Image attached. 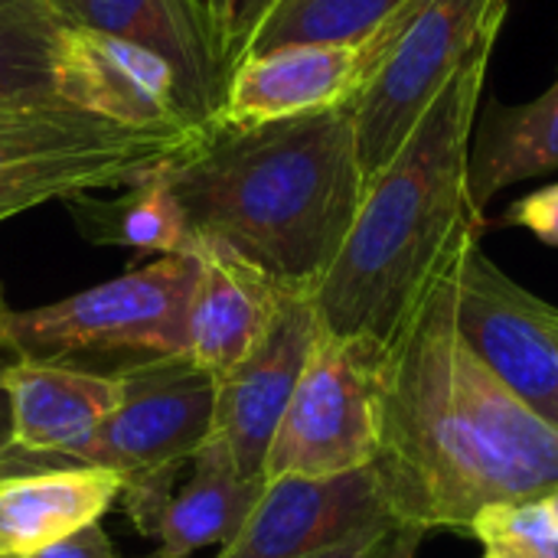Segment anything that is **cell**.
<instances>
[{"label":"cell","instance_id":"31","mask_svg":"<svg viewBox=\"0 0 558 558\" xmlns=\"http://www.w3.org/2000/svg\"><path fill=\"white\" fill-rule=\"evenodd\" d=\"M0 317H3V307H0ZM0 350H7V347H3V337H0ZM7 353H10V350H7Z\"/></svg>","mask_w":558,"mask_h":558},{"label":"cell","instance_id":"8","mask_svg":"<svg viewBox=\"0 0 558 558\" xmlns=\"http://www.w3.org/2000/svg\"><path fill=\"white\" fill-rule=\"evenodd\" d=\"M379 353L317 330L307 366L265 458V484L330 481L369 471L379 445Z\"/></svg>","mask_w":558,"mask_h":558},{"label":"cell","instance_id":"19","mask_svg":"<svg viewBox=\"0 0 558 558\" xmlns=\"http://www.w3.org/2000/svg\"><path fill=\"white\" fill-rule=\"evenodd\" d=\"M558 170V82L526 105H490L481 141L471 144V196L484 206L520 180Z\"/></svg>","mask_w":558,"mask_h":558},{"label":"cell","instance_id":"13","mask_svg":"<svg viewBox=\"0 0 558 558\" xmlns=\"http://www.w3.org/2000/svg\"><path fill=\"white\" fill-rule=\"evenodd\" d=\"M65 26L105 33L160 56L186 108L209 124L222 105L229 69L199 0H49Z\"/></svg>","mask_w":558,"mask_h":558},{"label":"cell","instance_id":"20","mask_svg":"<svg viewBox=\"0 0 558 558\" xmlns=\"http://www.w3.org/2000/svg\"><path fill=\"white\" fill-rule=\"evenodd\" d=\"M167 167L134 186H124L111 199H98L95 193L69 199L78 232L95 245L131 248L154 258L196 252L190 222L167 183Z\"/></svg>","mask_w":558,"mask_h":558},{"label":"cell","instance_id":"11","mask_svg":"<svg viewBox=\"0 0 558 558\" xmlns=\"http://www.w3.org/2000/svg\"><path fill=\"white\" fill-rule=\"evenodd\" d=\"M317 330L320 324L311 294L284 291L252 353L216 379L209 438L229 451L245 477L265 481L271 438L307 366Z\"/></svg>","mask_w":558,"mask_h":558},{"label":"cell","instance_id":"7","mask_svg":"<svg viewBox=\"0 0 558 558\" xmlns=\"http://www.w3.org/2000/svg\"><path fill=\"white\" fill-rule=\"evenodd\" d=\"M507 0H428L350 101L366 183L412 137L471 52L500 36Z\"/></svg>","mask_w":558,"mask_h":558},{"label":"cell","instance_id":"1","mask_svg":"<svg viewBox=\"0 0 558 558\" xmlns=\"http://www.w3.org/2000/svg\"><path fill=\"white\" fill-rule=\"evenodd\" d=\"M461 258L435 278L376 363L379 445L369 471L389 517L422 533H468L484 507L558 487V432L458 330Z\"/></svg>","mask_w":558,"mask_h":558},{"label":"cell","instance_id":"5","mask_svg":"<svg viewBox=\"0 0 558 558\" xmlns=\"http://www.w3.org/2000/svg\"><path fill=\"white\" fill-rule=\"evenodd\" d=\"M118 379L121 402L75 464L111 471L128 523L157 539L183 468L209 438L216 379L186 356L141 360L118 369Z\"/></svg>","mask_w":558,"mask_h":558},{"label":"cell","instance_id":"4","mask_svg":"<svg viewBox=\"0 0 558 558\" xmlns=\"http://www.w3.org/2000/svg\"><path fill=\"white\" fill-rule=\"evenodd\" d=\"M213 124L131 128L72 105L0 108V222L52 199L124 190L180 160Z\"/></svg>","mask_w":558,"mask_h":558},{"label":"cell","instance_id":"26","mask_svg":"<svg viewBox=\"0 0 558 558\" xmlns=\"http://www.w3.org/2000/svg\"><path fill=\"white\" fill-rule=\"evenodd\" d=\"M396 530H399V523L392 517H383V520H373V523L353 530L340 543H333V546H327V549H320V553L307 558H383L386 546L396 536Z\"/></svg>","mask_w":558,"mask_h":558},{"label":"cell","instance_id":"2","mask_svg":"<svg viewBox=\"0 0 558 558\" xmlns=\"http://www.w3.org/2000/svg\"><path fill=\"white\" fill-rule=\"evenodd\" d=\"M494 43L471 52L412 137L366 183L347 242L311 294L324 333L383 353L435 278L481 242L471 141Z\"/></svg>","mask_w":558,"mask_h":558},{"label":"cell","instance_id":"12","mask_svg":"<svg viewBox=\"0 0 558 558\" xmlns=\"http://www.w3.org/2000/svg\"><path fill=\"white\" fill-rule=\"evenodd\" d=\"M59 101L131 128H190L199 121L173 69L124 39L69 26L59 62Z\"/></svg>","mask_w":558,"mask_h":558},{"label":"cell","instance_id":"22","mask_svg":"<svg viewBox=\"0 0 558 558\" xmlns=\"http://www.w3.org/2000/svg\"><path fill=\"white\" fill-rule=\"evenodd\" d=\"M418 3L425 0H278L242 59L284 46H356Z\"/></svg>","mask_w":558,"mask_h":558},{"label":"cell","instance_id":"32","mask_svg":"<svg viewBox=\"0 0 558 558\" xmlns=\"http://www.w3.org/2000/svg\"><path fill=\"white\" fill-rule=\"evenodd\" d=\"M0 108H7V105H0Z\"/></svg>","mask_w":558,"mask_h":558},{"label":"cell","instance_id":"9","mask_svg":"<svg viewBox=\"0 0 558 558\" xmlns=\"http://www.w3.org/2000/svg\"><path fill=\"white\" fill-rule=\"evenodd\" d=\"M458 330L474 356L558 432V307L474 242L458 268Z\"/></svg>","mask_w":558,"mask_h":558},{"label":"cell","instance_id":"17","mask_svg":"<svg viewBox=\"0 0 558 558\" xmlns=\"http://www.w3.org/2000/svg\"><path fill=\"white\" fill-rule=\"evenodd\" d=\"M121 500V481L92 464L26 468L0 477V558H29L39 549L101 523Z\"/></svg>","mask_w":558,"mask_h":558},{"label":"cell","instance_id":"10","mask_svg":"<svg viewBox=\"0 0 558 558\" xmlns=\"http://www.w3.org/2000/svg\"><path fill=\"white\" fill-rule=\"evenodd\" d=\"M425 3L412 7L373 39L356 46H284L242 59L232 69L222 105L209 124L252 128L350 105L376 72L386 49Z\"/></svg>","mask_w":558,"mask_h":558},{"label":"cell","instance_id":"25","mask_svg":"<svg viewBox=\"0 0 558 558\" xmlns=\"http://www.w3.org/2000/svg\"><path fill=\"white\" fill-rule=\"evenodd\" d=\"M504 219L530 229L533 235H539L549 245H558V186H546V190L523 196L520 203H513L507 209Z\"/></svg>","mask_w":558,"mask_h":558},{"label":"cell","instance_id":"28","mask_svg":"<svg viewBox=\"0 0 558 558\" xmlns=\"http://www.w3.org/2000/svg\"><path fill=\"white\" fill-rule=\"evenodd\" d=\"M26 468H39V461L26 458L23 451H16L13 445V418H10V396L0 383V477L26 471Z\"/></svg>","mask_w":558,"mask_h":558},{"label":"cell","instance_id":"30","mask_svg":"<svg viewBox=\"0 0 558 558\" xmlns=\"http://www.w3.org/2000/svg\"><path fill=\"white\" fill-rule=\"evenodd\" d=\"M546 504H549V510H553V517H556V523H558V487L546 497Z\"/></svg>","mask_w":558,"mask_h":558},{"label":"cell","instance_id":"27","mask_svg":"<svg viewBox=\"0 0 558 558\" xmlns=\"http://www.w3.org/2000/svg\"><path fill=\"white\" fill-rule=\"evenodd\" d=\"M29 558H124V556L114 549V543H111V536L105 533V526H101V523H92V526H85V530H78V533H72V536H65V539H59V543L46 546V549H39L36 556H29Z\"/></svg>","mask_w":558,"mask_h":558},{"label":"cell","instance_id":"24","mask_svg":"<svg viewBox=\"0 0 558 558\" xmlns=\"http://www.w3.org/2000/svg\"><path fill=\"white\" fill-rule=\"evenodd\" d=\"M275 3L278 0H199L229 75L242 62L252 36L258 33L262 20L271 13Z\"/></svg>","mask_w":558,"mask_h":558},{"label":"cell","instance_id":"16","mask_svg":"<svg viewBox=\"0 0 558 558\" xmlns=\"http://www.w3.org/2000/svg\"><path fill=\"white\" fill-rule=\"evenodd\" d=\"M196 258L199 275L186 320V360L219 379L252 353L288 288H278L216 245H196Z\"/></svg>","mask_w":558,"mask_h":558},{"label":"cell","instance_id":"21","mask_svg":"<svg viewBox=\"0 0 558 558\" xmlns=\"http://www.w3.org/2000/svg\"><path fill=\"white\" fill-rule=\"evenodd\" d=\"M65 29L49 0H0V105H62Z\"/></svg>","mask_w":558,"mask_h":558},{"label":"cell","instance_id":"18","mask_svg":"<svg viewBox=\"0 0 558 558\" xmlns=\"http://www.w3.org/2000/svg\"><path fill=\"white\" fill-rule=\"evenodd\" d=\"M265 494L262 477H245L229 451L206 438L190 477L173 490L160 530L157 558H190L206 546H229Z\"/></svg>","mask_w":558,"mask_h":558},{"label":"cell","instance_id":"6","mask_svg":"<svg viewBox=\"0 0 558 558\" xmlns=\"http://www.w3.org/2000/svg\"><path fill=\"white\" fill-rule=\"evenodd\" d=\"M199 275L196 252L160 255L105 284L29 311H3L0 337L13 360L186 356V320Z\"/></svg>","mask_w":558,"mask_h":558},{"label":"cell","instance_id":"23","mask_svg":"<svg viewBox=\"0 0 558 558\" xmlns=\"http://www.w3.org/2000/svg\"><path fill=\"white\" fill-rule=\"evenodd\" d=\"M468 536L484 546V558H558V523L546 497L490 504Z\"/></svg>","mask_w":558,"mask_h":558},{"label":"cell","instance_id":"29","mask_svg":"<svg viewBox=\"0 0 558 558\" xmlns=\"http://www.w3.org/2000/svg\"><path fill=\"white\" fill-rule=\"evenodd\" d=\"M425 536H428V533H422V530L399 526V530H396V536H392V543L386 546L383 558H415L418 556V546H422V539H425Z\"/></svg>","mask_w":558,"mask_h":558},{"label":"cell","instance_id":"15","mask_svg":"<svg viewBox=\"0 0 558 558\" xmlns=\"http://www.w3.org/2000/svg\"><path fill=\"white\" fill-rule=\"evenodd\" d=\"M0 383L10 396L13 445L39 464L52 458L75 464L121 402L118 373L56 360H10L0 366Z\"/></svg>","mask_w":558,"mask_h":558},{"label":"cell","instance_id":"14","mask_svg":"<svg viewBox=\"0 0 558 558\" xmlns=\"http://www.w3.org/2000/svg\"><path fill=\"white\" fill-rule=\"evenodd\" d=\"M389 517L373 471L330 481H271L262 500L216 558H307L353 530Z\"/></svg>","mask_w":558,"mask_h":558},{"label":"cell","instance_id":"3","mask_svg":"<svg viewBox=\"0 0 558 558\" xmlns=\"http://www.w3.org/2000/svg\"><path fill=\"white\" fill-rule=\"evenodd\" d=\"M196 245H216L288 291L314 294L366 196L353 108L213 128L167 167Z\"/></svg>","mask_w":558,"mask_h":558}]
</instances>
